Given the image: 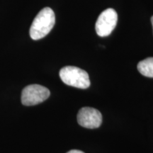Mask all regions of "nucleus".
Instances as JSON below:
<instances>
[{"instance_id":"nucleus-1","label":"nucleus","mask_w":153,"mask_h":153,"mask_svg":"<svg viewBox=\"0 0 153 153\" xmlns=\"http://www.w3.org/2000/svg\"><path fill=\"white\" fill-rule=\"evenodd\" d=\"M55 23V13L49 7L39 11L34 19L30 28V36L33 40H39L45 37L53 29Z\"/></svg>"},{"instance_id":"nucleus-2","label":"nucleus","mask_w":153,"mask_h":153,"mask_svg":"<svg viewBox=\"0 0 153 153\" xmlns=\"http://www.w3.org/2000/svg\"><path fill=\"white\" fill-rule=\"evenodd\" d=\"M60 77L67 85L79 88L87 89L90 86L89 74L85 70L74 66H66L60 71Z\"/></svg>"},{"instance_id":"nucleus-3","label":"nucleus","mask_w":153,"mask_h":153,"mask_svg":"<svg viewBox=\"0 0 153 153\" xmlns=\"http://www.w3.org/2000/svg\"><path fill=\"white\" fill-rule=\"evenodd\" d=\"M48 88L39 85H30L23 89L22 103L24 106H34L43 102L50 97Z\"/></svg>"},{"instance_id":"nucleus-4","label":"nucleus","mask_w":153,"mask_h":153,"mask_svg":"<svg viewBox=\"0 0 153 153\" xmlns=\"http://www.w3.org/2000/svg\"><path fill=\"white\" fill-rule=\"evenodd\" d=\"M118 14L114 9H107L99 15L96 23V31L101 37L109 36L116 27Z\"/></svg>"},{"instance_id":"nucleus-5","label":"nucleus","mask_w":153,"mask_h":153,"mask_svg":"<svg viewBox=\"0 0 153 153\" xmlns=\"http://www.w3.org/2000/svg\"><path fill=\"white\" fill-rule=\"evenodd\" d=\"M77 122L86 128H97L102 123V115L96 108L83 107L78 112Z\"/></svg>"},{"instance_id":"nucleus-6","label":"nucleus","mask_w":153,"mask_h":153,"mask_svg":"<svg viewBox=\"0 0 153 153\" xmlns=\"http://www.w3.org/2000/svg\"><path fill=\"white\" fill-rule=\"evenodd\" d=\"M137 70L143 76L153 78V57H148L137 64Z\"/></svg>"},{"instance_id":"nucleus-7","label":"nucleus","mask_w":153,"mask_h":153,"mask_svg":"<svg viewBox=\"0 0 153 153\" xmlns=\"http://www.w3.org/2000/svg\"><path fill=\"white\" fill-rule=\"evenodd\" d=\"M67 153H85L84 152H82V151H80V150H72L70 151H69Z\"/></svg>"},{"instance_id":"nucleus-8","label":"nucleus","mask_w":153,"mask_h":153,"mask_svg":"<svg viewBox=\"0 0 153 153\" xmlns=\"http://www.w3.org/2000/svg\"><path fill=\"white\" fill-rule=\"evenodd\" d=\"M151 22H152V27H153V16H152V18H151Z\"/></svg>"}]
</instances>
